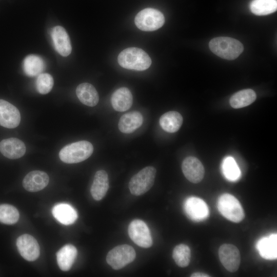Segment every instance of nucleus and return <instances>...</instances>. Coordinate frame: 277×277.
Returning a JSON list of instances; mask_svg holds the SVG:
<instances>
[{"instance_id":"nucleus-27","label":"nucleus","mask_w":277,"mask_h":277,"mask_svg":"<svg viewBox=\"0 0 277 277\" xmlns=\"http://www.w3.org/2000/svg\"><path fill=\"white\" fill-rule=\"evenodd\" d=\"M251 11L257 15H265L276 11V0H253L250 5Z\"/></svg>"},{"instance_id":"nucleus-4","label":"nucleus","mask_w":277,"mask_h":277,"mask_svg":"<svg viewBox=\"0 0 277 277\" xmlns=\"http://www.w3.org/2000/svg\"><path fill=\"white\" fill-rule=\"evenodd\" d=\"M217 206L221 214L231 222L239 223L244 219L243 207L237 199L231 194L224 193L221 195Z\"/></svg>"},{"instance_id":"nucleus-1","label":"nucleus","mask_w":277,"mask_h":277,"mask_svg":"<svg viewBox=\"0 0 277 277\" xmlns=\"http://www.w3.org/2000/svg\"><path fill=\"white\" fill-rule=\"evenodd\" d=\"M120 65L127 69L143 71L151 64L148 54L141 48L130 47L121 51L117 57Z\"/></svg>"},{"instance_id":"nucleus-30","label":"nucleus","mask_w":277,"mask_h":277,"mask_svg":"<svg viewBox=\"0 0 277 277\" xmlns=\"http://www.w3.org/2000/svg\"><path fill=\"white\" fill-rule=\"evenodd\" d=\"M19 217L18 210L13 206L9 204L0 205V222L12 225L16 223Z\"/></svg>"},{"instance_id":"nucleus-11","label":"nucleus","mask_w":277,"mask_h":277,"mask_svg":"<svg viewBox=\"0 0 277 277\" xmlns=\"http://www.w3.org/2000/svg\"><path fill=\"white\" fill-rule=\"evenodd\" d=\"M18 252L28 261H34L39 256V246L36 240L32 235L24 234L19 236L16 241Z\"/></svg>"},{"instance_id":"nucleus-15","label":"nucleus","mask_w":277,"mask_h":277,"mask_svg":"<svg viewBox=\"0 0 277 277\" xmlns=\"http://www.w3.org/2000/svg\"><path fill=\"white\" fill-rule=\"evenodd\" d=\"M26 150L24 142L17 138H9L0 142V151L5 157L17 159L22 157Z\"/></svg>"},{"instance_id":"nucleus-16","label":"nucleus","mask_w":277,"mask_h":277,"mask_svg":"<svg viewBox=\"0 0 277 277\" xmlns=\"http://www.w3.org/2000/svg\"><path fill=\"white\" fill-rule=\"evenodd\" d=\"M51 37L56 50L63 56L69 55L72 50L69 36L62 26L54 27L51 32Z\"/></svg>"},{"instance_id":"nucleus-19","label":"nucleus","mask_w":277,"mask_h":277,"mask_svg":"<svg viewBox=\"0 0 277 277\" xmlns=\"http://www.w3.org/2000/svg\"><path fill=\"white\" fill-rule=\"evenodd\" d=\"M109 186L107 173L103 170L97 171L94 175L90 189L93 198L96 201L102 200L106 194Z\"/></svg>"},{"instance_id":"nucleus-29","label":"nucleus","mask_w":277,"mask_h":277,"mask_svg":"<svg viewBox=\"0 0 277 277\" xmlns=\"http://www.w3.org/2000/svg\"><path fill=\"white\" fill-rule=\"evenodd\" d=\"M172 258L179 267H187L189 265L191 259V251L189 247L183 244L176 246L173 250Z\"/></svg>"},{"instance_id":"nucleus-21","label":"nucleus","mask_w":277,"mask_h":277,"mask_svg":"<svg viewBox=\"0 0 277 277\" xmlns=\"http://www.w3.org/2000/svg\"><path fill=\"white\" fill-rule=\"evenodd\" d=\"M277 235L273 233L261 239L256 244L260 255L267 260L276 259L277 257Z\"/></svg>"},{"instance_id":"nucleus-7","label":"nucleus","mask_w":277,"mask_h":277,"mask_svg":"<svg viewBox=\"0 0 277 277\" xmlns=\"http://www.w3.org/2000/svg\"><path fill=\"white\" fill-rule=\"evenodd\" d=\"M133 248L127 244L117 246L110 250L106 256L107 263L114 270L123 268L135 258Z\"/></svg>"},{"instance_id":"nucleus-23","label":"nucleus","mask_w":277,"mask_h":277,"mask_svg":"<svg viewBox=\"0 0 277 277\" xmlns=\"http://www.w3.org/2000/svg\"><path fill=\"white\" fill-rule=\"evenodd\" d=\"M77 249L71 244H67L56 253V260L60 268L63 271H68L72 267L77 256Z\"/></svg>"},{"instance_id":"nucleus-10","label":"nucleus","mask_w":277,"mask_h":277,"mask_svg":"<svg viewBox=\"0 0 277 277\" xmlns=\"http://www.w3.org/2000/svg\"><path fill=\"white\" fill-rule=\"evenodd\" d=\"M184 211L191 220L203 221L209 216V210L207 204L201 199L191 196L184 204Z\"/></svg>"},{"instance_id":"nucleus-6","label":"nucleus","mask_w":277,"mask_h":277,"mask_svg":"<svg viewBox=\"0 0 277 277\" xmlns=\"http://www.w3.org/2000/svg\"><path fill=\"white\" fill-rule=\"evenodd\" d=\"M134 22L140 30L152 31L162 27L165 22V17L160 11L148 8L141 10L136 14Z\"/></svg>"},{"instance_id":"nucleus-2","label":"nucleus","mask_w":277,"mask_h":277,"mask_svg":"<svg viewBox=\"0 0 277 277\" xmlns=\"http://www.w3.org/2000/svg\"><path fill=\"white\" fill-rule=\"evenodd\" d=\"M211 51L218 56L228 60L237 58L243 52L244 47L238 40L229 37H217L209 43Z\"/></svg>"},{"instance_id":"nucleus-26","label":"nucleus","mask_w":277,"mask_h":277,"mask_svg":"<svg viewBox=\"0 0 277 277\" xmlns=\"http://www.w3.org/2000/svg\"><path fill=\"white\" fill-rule=\"evenodd\" d=\"M23 69L26 74L29 76L38 75L45 69V63L38 55H29L23 61Z\"/></svg>"},{"instance_id":"nucleus-9","label":"nucleus","mask_w":277,"mask_h":277,"mask_svg":"<svg viewBox=\"0 0 277 277\" xmlns=\"http://www.w3.org/2000/svg\"><path fill=\"white\" fill-rule=\"evenodd\" d=\"M220 260L224 267L229 271H236L241 263V255L238 248L229 244H224L219 249Z\"/></svg>"},{"instance_id":"nucleus-8","label":"nucleus","mask_w":277,"mask_h":277,"mask_svg":"<svg viewBox=\"0 0 277 277\" xmlns=\"http://www.w3.org/2000/svg\"><path fill=\"white\" fill-rule=\"evenodd\" d=\"M128 234L131 240L143 248H149L152 245V239L146 224L138 219L134 220L128 227Z\"/></svg>"},{"instance_id":"nucleus-17","label":"nucleus","mask_w":277,"mask_h":277,"mask_svg":"<svg viewBox=\"0 0 277 277\" xmlns=\"http://www.w3.org/2000/svg\"><path fill=\"white\" fill-rule=\"evenodd\" d=\"M143 122L142 114L137 111L123 114L119 120L118 127L121 132L131 133L141 127Z\"/></svg>"},{"instance_id":"nucleus-20","label":"nucleus","mask_w":277,"mask_h":277,"mask_svg":"<svg viewBox=\"0 0 277 277\" xmlns=\"http://www.w3.org/2000/svg\"><path fill=\"white\" fill-rule=\"evenodd\" d=\"M55 219L62 224L69 225L74 223L77 219V214L75 209L66 203H60L55 205L52 210Z\"/></svg>"},{"instance_id":"nucleus-31","label":"nucleus","mask_w":277,"mask_h":277,"mask_svg":"<svg viewBox=\"0 0 277 277\" xmlns=\"http://www.w3.org/2000/svg\"><path fill=\"white\" fill-rule=\"evenodd\" d=\"M53 84V78L49 73H41L38 75L36 81V89L42 94L49 93L51 90Z\"/></svg>"},{"instance_id":"nucleus-12","label":"nucleus","mask_w":277,"mask_h":277,"mask_svg":"<svg viewBox=\"0 0 277 277\" xmlns=\"http://www.w3.org/2000/svg\"><path fill=\"white\" fill-rule=\"evenodd\" d=\"M182 169L186 178L193 183H200L204 176L205 169L202 163L194 156H188L184 160Z\"/></svg>"},{"instance_id":"nucleus-3","label":"nucleus","mask_w":277,"mask_h":277,"mask_svg":"<svg viewBox=\"0 0 277 277\" xmlns=\"http://www.w3.org/2000/svg\"><path fill=\"white\" fill-rule=\"evenodd\" d=\"M93 152V147L91 143L80 141L64 146L59 152V157L65 163L74 164L86 160Z\"/></svg>"},{"instance_id":"nucleus-25","label":"nucleus","mask_w":277,"mask_h":277,"mask_svg":"<svg viewBox=\"0 0 277 277\" xmlns=\"http://www.w3.org/2000/svg\"><path fill=\"white\" fill-rule=\"evenodd\" d=\"M256 98V93L253 90L244 89L234 93L230 97V104L233 108H241L249 106L255 101Z\"/></svg>"},{"instance_id":"nucleus-24","label":"nucleus","mask_w":277,"mask_h":277,"mask_svg":"<svg viewBox=\"0 0 277 277\" xmlns=\"http://www.w3.org/2000/svg\"><path fill=\"white\" fill-rule=\"evenodd\" d=\"M183 122L182 115L177 111H170L163 114L159 123L164 130L169 133L177 131Z\"/></svg>"},{"instance_id":"nucleus-32","label":"nucleus","mask_w":277,"mask_h":277,"mask_svg":"<svg viewBox=\"0 0 277 277\" xmlns=\"http://www.w3.org/2000/svg\"><path fill=\"white\" fill-rule=\"evenodd\" d=\"M190 276L191 277H209L210 276L207 274H206L203 272H194L192 273Z\"/></svg>"},{"instance_id":"nucleus-14","label":"nucleus","mask_w":277,"mask_h":277,"mask_svg":"<svg viewBox=\"0 0 277 277\" xmlns=\"http://www.w3.org/2000/svg\"><path fill=\"white\" fill-rule=\"evenodd\" d=\"M49 177L45 172L34 170L29 172L24 178L23 186L29 192H37L43 189L48 184Z\"/></svg>"},{"instance_id":"nucleus-28","label":"nucleus","mask_w":277,"mask_h":277,"mask_svg":"<svg viewBox=\"0 0 277 277\" xmlns=\"http://www.w3.org/2000/svg\"><path fill=\"white\" fill-rule=\"evenodd\" d=\"M222 170L225 177L230 181H235L241 176L238 165L231 156H228L224 159L222 164Z\"/></svg>"},{"instance_id":"nucleus-5","label":"nucleus","mask_w":277,"mask_h":277,"mask_svg":"<svg viewBox=\"0 0 277 277\" xmlns=\"http://www.w3.org/2000/svg\"><path fill=\"white\" fill-rule=\"evenodd\" d=\"M155 174L156 169L153 167L148 166L134 175L129 183L131 194L141 195L147 192L154 184Z\"/></svg>"},{"instance_id":"nucleus-13","label":"nucleus","mask_w":277,"mask_h":277,"mask_svg":"<svg viewBox=\"0 0 277 277\" xmlns=\"http://www.w3.org/2000/svg\"><path fill=\"white\" fill-rule=\"evenodd\" d=\"M20 122L18 109L9 102L0 100V125L7 128H14Z\"/></svg>"},{"instance_id":"nucleus-18","label":"nucleus","mask_w":277,"mask_h":277,"mask_svg":"<svg viewBox=\"0 0 277 277\" xmlns=\"http://www.w3.org/2000/svg\"><path fill=\"white\" fill-rule=\"evenodd\" d=\"M111 101L112 106L115 110L123 112L131 107L133 102V97L128 88L121 87L113 93Z\"/></svg>"},{"instance_id":"nucleus-22","label":"nucleus","mask_w":277,"mask_h":277,"mask_svg":"<svg viewBox=\"0 0 277 277\" xmlns=\"http://www.w3.org/2000/svg\"><path fill=\"white\" fill-rule=\"evenodd\" d=\"M76 94L81 103L90 107L96 106L99 101V96L96 89L88 83L80 84L76 88Z\"/></svg>"}]
</instances>
